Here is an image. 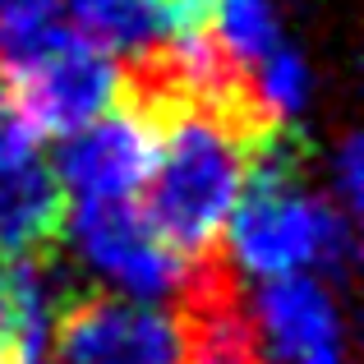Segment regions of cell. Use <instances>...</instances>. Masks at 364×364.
<instances>
[{
    "label": "cell",
    "instance_id": "6da1fadb",
    "mask_svg": "<svg viewBox=\"0 0 364 364\" xmlns=\"http://www.w3.org/2000/svg\"><path fill=\"white\" fill-rule=\"evenodd\" d=\"M139 116L157 129L143 217L185 258L217 254L249 166L282 120L267 116L249 83L226 92H180Z\"/></svg>",
    "mask_w": 364,
    "mask_h": 364
},
{
    "label": "cell",
    "instance_id": "7a4b0ae2",
    "mask_svg": "<svg viewBox=\"0 0 364 364\" xmlns=\"http://www.w3.org/2000/svg\"><path fill=\"white\" fill-rule=\"evenodd\" d=\"M231 267L263 277H300L318 267L328 277H346L355 263V231L346 213L332 208L309 185V143L282 124L258 148L249 180L231 208Z\"/></svg>",
    "mask_w": 364,
    "mask_h": 364
},
{
    "label": "cell",
    "instance_id": "3957f363",
    "mask_svg": "<svg viewBox=\"0 0 364 364\" xmlns=\"http://www.w3.org/2000/svg\"><path fill=\"white\" fill-rule=\"evenodd\" d=\"M51 341L60 364H189L180 314L92 286H60Z\"/></svg>",
    "mask_w": 364,
    "mask_h": 364
},
{
    "label": "cell",
    "instance_id": "277c9868",
    "mask_svg": "<svg viewBox=\"0 0 364 364\" xmlns=\"http://www.w3.org/2000/svg\"><path fill=\"white\" fill-rule=\"evenodd\" d=\"M0 83L33 134H74L120 102V60L60 28L28 60L0 65Z\"/></svg>",
    "mask_w": 364,
    "mask_h": 364
},
{
    "label": "cell",
    "instance_id": "5b68a950",
    "mask_svg": "<svg viewBox=\"0 0 364 364\" xmlns=\"http://www.w3.org/2000/svg\"><path fill=\"white\" fill-rule=\"evenodd\" d=\"M79 263L97 282L120 286L139 300H180L198 258H185L157 235V226L129 203H74L65 213V235Z\"/></svg>",
    "mask_w": 364,
    "mask_h": 364
},
{
    "label": "cell",
    "instance_id": "8992f818",
    "mask_svg": "<svg viewBox=\"0 0 364 364\" xmlns=\"http://www.w3.org/2000/svg\"><path fill=\"white\" fill-rule=\"evenodd\" d=\"M152 152H157V129L139 111L120 107L65 134L51 176L74 203H129V194L148 185Z\"/></svg>",
    "mask_w": 364,
    "mask_h": 364
},
{
    "label": "cell",
    "instance_id": "52a82bcc",
    "mask_svg": "<svg viewBox=\"0 0 364 364\" xmlns=\"http://www.w3.org/2000/svg\"><path fill=\"white\" fill-rule=\"evenodd\" d=\"M249 304L263 364H341L346 360V328L337 300L314 277H272L258 286Z\"/></svg>",
    "mask_w": 364,
    "mask_h": 364
},
{
    "label": "cell",
    "instance_id": "ba28073f",
    "mask_svg": "<svg viewBox=\"0 0 364 364\" xmlns=\"http://www.w3.org/2000/svg\"><path fill=\"white\" fill-rule=\"evenodd\" d=\"M70 9L79 37L120 55L124 65L152 60L189 28V0H60Z\"/></svg>",
    "mask_w": 364,
    "mask_h": 364
},
{
    "label": "cell",
    "instance_id": "9c48e42d",
    "mask_svg": "<svg viewBox=\"0 0 364 364\" xmlns=\"http://www.w3.org/2000/svg\"><path fill=\"white\" fill-rule=\"evenodd\" d=\"M65 194L37 157L0 171V258H55L65 235Z\"/></svg>",
    "mask_w": 364,
    "mask_h": 364
},
{
    "label": "cell",
    "instance_id": "30bf717a",
    "mask_svg": "<svg viewBox=\"0 0 364 364\" xmlns=\"http://www.w3.org/2000/svg\"><path fill=\"white\" fill-rule=\"evenodd\" d=\"M189 14L194 28L213 42V51L240 74H249L282 42L277 0H189Z\"/></svg>",
    "mask_w": 364,
    "mask_h": 364
},
{
    "label": "cell",
    "instance_id": "8fae6325",
    "mask_svg": "<svg viewBox=\"0 0 364 364\" xmlns=\"http://www.w3.org/2000/svg\"><path fill=\"white\" fill-rule=\"evenodd\" d=\"M249 88H254V97L263 102L267 116L291 124V116H300V111L309 107V88H314L309 60H304L295 46L277 42L272 51L249 70Z\"/></svg>",
    "mask_w": 364,
    "mask_h": 364
},
{
    "label": "cell",
    "instance_id": "7c38bea8",
    "mask_svg": "<svg viewBox=\"0 0 364 364\" xmlns=\"http://www.w3.org/2000/svg\"><path fill=\"white\" fill-rule=\"evenodd\" d=\"M60 33V0H0V65L28 60Z\"/></svg>",
    "mask_w": 364,
    "mask_h": 364
},
{
    "label": "cell",
    "instance_id": "4fadbf2b",
    "mask_svg": "<svg viewBox=\"0 0 364 364\" xmlns=\"http://www.w3.org/2000/svg\"><path fill=\"white\" fill-rule=\"evenodd\" d=\"M328 185L337 189V198H341L346 213H360L364 208V148H360V134H346V139L332 148Z\"/></svg>",
    "mask_w": 364,
    "mask_h": 364
},
{
    "label": "cell",
    "instance_id": "5bb4252c",
    "mask_svg": "<svg viewBox=\"0 0 364 364\" xmlns=\"http://www.w3.org/2000/svg\"><path fill=\"white\" fill-rule=\"evenodd\" d=\"M28 157H37V134L23 124V116L14 111V102L5 92V83H0V171L18 166Z\"/></svg>",
    "mask_w": 364,
    "mask_h": 364
}]
</instances>
